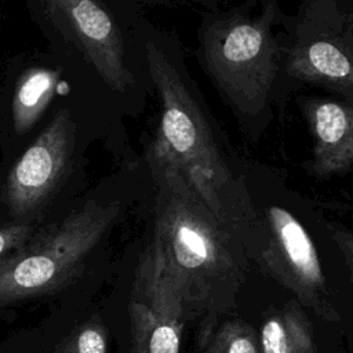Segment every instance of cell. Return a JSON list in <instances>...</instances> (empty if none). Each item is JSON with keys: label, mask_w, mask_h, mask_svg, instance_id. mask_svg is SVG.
I'll list each match as a JSON object with an SVG mask.
<instances>
[{"label": "cell", "mask_w": 353, "mask_h": 353, "mask_svg": "<svg viewBox=\"0 0 353 353\" xmlns=\"http://www.w3.org/2000/svg\"><path fill=\"white\" fill-rule=\"evenodd\" d=\"M156 188L153 236L141 255L183 307L186 320L228 310L245 277L248 252L192 190L179 170L146 157Z\"/></svg>", "instance_id": "6da1fadb"}, {"label": "cell", "mask_w": 353, "mask_h": 353, "mask_svg": "<svg viewBox=\"0 0 353 353\" xmlns=\"http://www.w3.org/2000/svg\"><path fill=\"white\" fill-rule=\"evenodd\" d=\"M145 54L161 105L157 135L146 157L174 164L216 221L255 258L259 216L247 188L222 157L210 121L171 58L152 41L145 44Z\"/></svg>", "instance_id": "7a4b0ae2"}, {"label": "cell", "mask_w": 353, "mask_h": 353, "mask_svg": "<svg viewBox=\"0 0 353 353\" xmlns=\"http://www.w3.org/2000/svg\"><path fill=\"white\" fill-rule=\"evenodd\" d=\"M120 214L117 201L87 200L0 261V307L58 292L74 283Z\"/></svg>", "instance_id": "3957f363"}, {"label": "cell", "mask_w": 353, "mask_h": 353, "mask_svg": "<svg viewBox=\"0 0 353 353\" xmlns=\"http://www.w3.org/2000/svg\"><path fill=\"white\" fill-rule=\"evenodd\" d=\"M277 8L266 3L261 14L245 11L207 17L200 28V57L207 73L229 103L244 116L268 105L280 50L272 26Z\"/></svg>", "instance_id": "277c9868"}, {"label": "cell", "mask_w": 353, "mask_h": 353, "mask_svg": "<svg viewBox=\"0 0 353 353\" xmlns=\"http://www.w3.org/2000/svg\"><path fill=\"white\" fill-rule=\"evenodd\" d=\"M285 66L299 80L353 99V18L331 0L302 6Z\"/></svg>", "instance_id": "5b68a950"}, {"label": "cell", "mask_w": 353, "mask_h": 353, "mask_svg": "<svg viewBox=\"0 0 353 353\" xmlns=\"http://www.w3.org/2000/svg\"><path fill=\"white\" fill-rule=\"evenodd\" d=\"M261 268L290 290L296 301L328 321H338L316 245L303 225L285 208L269 205L259 218Z\"/></svg>", "instance_id": "8992f818"}, {"label": "cell", "mask_w": 353, "mask_h": 353, "mask_svg": "<svg viewBox=\"0 0 353 353\" xmlns=\"http://www.w3.org/2000/svg\"><path fill=\"white\" fill-rule=\"evenodd\" d=\"M76 123L59 109L8 172L6 203L14 216L41 211L66 179L74 150Z\"/></svg>", "instance_id": "52a82bcc"}, {"label": "cell", "mask_w": 353, "mask_h": 353, "mask_svg": "<svg viewBox=\"0 0 353 353\" xmlns=\"http://www.w3.org/2000/svg\"><path fill=\"white\" fill-rule=\"evenodd\" d=\"M44 7L110 90L124 92L134 84L124 61L121 32L105 7L92 0H50Z\"/></svg>", "instance_id": "ba28073f"}, {"label": "cell", "mask_w": 353, "mask_h": 353, "mask_svg": "<svg viewBox=\"0 0 353 353\" xmlns=\"http://www.w3.org/2000/svg\"><path fill=\"white\" fill-rule=\"evenodd\" d=\"M130 353H179L186 320L183 307L165 283L146 265L138 263L128 302Z\"/></svg>", "instance_id": "9c48e42d"}, {"label": "cell", "mask_w": 353, "mask_h": 353, "mask_svg": "<svg viewBox=\"0 0 353 353\" xmlns=\"http://www.w3.org/2000/svg\"><path fill=\"white\" fill-rule=\"evenodd\" d=\"M303 114L313 138L312 174L324 178L347 171L353 165V99L310 98Z\"/></svg>", "instance_id": "30bf717a"}, {"label": "cell", "mask_w": 353, "mask_h": 353, "mask_svg": "<svg viewBox=\"0 0 353 353\" xmlns=\"http://www.w3.org/2000/svg\"><path fill=\"white\" fill-rule=\"evenodd\" d=\"M261 353H314L312 324L295 299L265 319L259 332Z\"/></svg>", "instance_id": "8fae6325"}, {"label": "cell", "mask_w": 353, "mask_h": 353, "mask_svg": "<svg viewBox=\"0 0 353 353\" xmlns=\"http://www.w3.org/2000/svg\"><path fill=\"white\" fill-rule=\"evenodd\" d=\"M59 79V70L48 68H30L21 74L11 103L17 134L28 132L37 123L51 102Z\"/></svg>", "instance_id": "7c38bea8"}, {"label": "cell", "mask_w": 353, "mask_h": 353, "mask_svg": "<svg viewBox=\"0 0 353 353\" xmlns=\"http://www.w3.org/2000/svg\"><path fill=\"white\" fill-rule=\"evenodd\" d=\"M109 334L101 319L94 314L74 327L52 353H108Z\"/></svg>", "instance_id": "4fadbf2b"}, {"label": "cell", "mask_w": 353, "mask_h": 353, "mask_svg": "<svg viewBox=\"0 0 353 353\" xmlns=\"http://www.w3.org/2000/svg\"><path fill=\"white\" fill-rule=\"evenodd\" d=\"M205 353H261L251 325L240 320L223 323L208 339Z\"/></svg>", "instance_id": "5bb4252c"}, {"label": "cell", "mask_w": 353, "mask_h": 353, "mask_svg": "<svg viewBox=\"0 0 353 353\" xmlns=\"http://www.w3.org/2000/svg\"><path fill=\"white\" fill-rule=\"evenodd\" d=\"M36 234L30 225H10L0 228V261L23 247Z\"/></svg>", "instance_id": "9a60e30c"}, {"label": "cell", "mask_w": 353, "mask_h": 353, "mask_svg": "<svg viewBox=\"0 0 353 353\" xmlns=\"http://www.w3.org/2000/svg\"><path fill=\"white\" fill-rule=\"evenodd\" d=\"M330 234L345 259L353 283V233L341 225H330Z\"/></svg>", "instance_id": "2e32d148"}]
</instances>
